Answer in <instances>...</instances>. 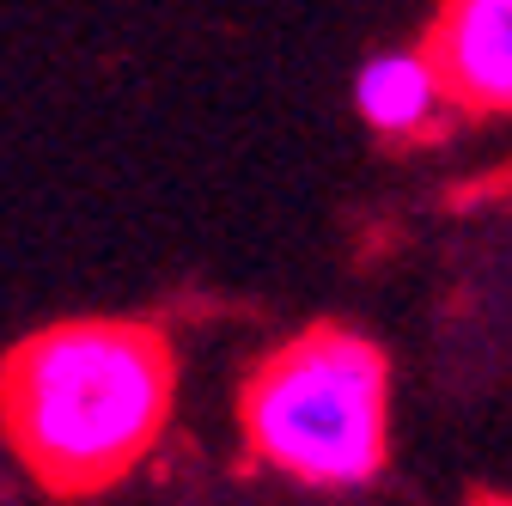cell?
Masks as SVG:
<instances>
[{
	"label": "cell",
	"instance_id": "1",
	"mask_svg": "<svg viewBox=\"0 0 512 506\" xmlns=\"http://www.w3.org/2000/svg\"><path fill=\"white\" fill-rule=\"evenodd\" d=\"M177 397V354L141 318H68L0 354V439L55 500L135 476Z\"/></svg>",
	"mask_w": 512,
	"mask_h": 506
},
{
	"label": "cell",
	"instance_id": "2",
	"mask_svg": "<svg viewBox=\"0 0 512 506\" xmlns=\"http://www.w3.org/2000/svg\"><path fill=\"white\" fill-rule=\"evenodd\" d=\"M244 452L317 494L378 482L391 464V360L348 324H311L238 385Z\"/></svg>",
	"mask_w": 512,
	"mask_h": 506
},
{
	"label": "cell",
	"instance_id": "3",
	"mask_svg": "<svg viewBox=\"0 0 512 506\" xmlns=\"http://www.w3.org/2000/svg\"><path fill=\"white\" fill-rule=\"evenodd\" d=\"M427 55L470 116H512V0H433Z\"/></svg>",
	"mask_w": 512,
	"mask_h": 506
},
{
	"label": "cell",
	"instance_id": "4",
	"mask_svg": "<svg viewBox=\"0 0 512 506\" xmlns=\"http://www.w3.org/2000/svg\"><path fill=\"white\" fill-rule=\"evenodd\" d=\"M354 110H360V122L378 141H427V135H439L445 110H458V104H452V92H445L427 43H415V49L391 43V49H372L360 61Z\"/></svg>",
	"mask_w": 512,
	"mask_h": 506
},
{
	"label": "cell",
	"instance_id": "5",
	"mask_svg": "<svg viewBox=\"0 0 512 506\" xmlns=\"http://www.w3.org/2000/svg\"><path fill=\"white\" fill-rule=\"evenodd\" d=\"M476 506H512V500H476Z\"/></svg>",
	"mask_w": 512,
	"mask_h": 506
}]
</instances>
